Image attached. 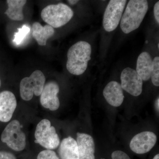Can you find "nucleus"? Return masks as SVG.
Wrapping results in <instances>:
<instances>
[{"label": "nucleus", "mask_w": 159, "mask_h": 159, "mask_svg": "<svg viewBox=\"0 0 159 159\" xmlns=\"http://www.w3.org/2000/svg\"><path fill=\"white\" fill-rule=\"evenodd\" d=\"M91 45L87 42L80 41L71 46L67 52L68 71L77 76L84 74L91 60Z\"/></svg>", "instance_id": "nucleus-1"}, {"label": "nucleus", "mask_w": 159, "mask_h": 159, "mask_svg": "<svg viewBox=\"0 0 159 159\" xmlns=\"http://www.w3.org/2000/svg\"><path fill=\"white\" fill-rule=\"evenodd\" d=\"M148 2L145 0H130L121 18L120 27L125 34L139 28L147 13Z\"/></svg>", "instance_id": "nucleus-2"}, {"label": "nucleus", "mask_w": 159, "mask_h": 159, "mask_svg": "<svg viewBox=\"0 0 159 159\" xmlns=\"http://www.w3.org/2000/svg\"><path fill=\"white\" fill-rule=\"evenodd\" d=\"M41 16L43 20L53 28L65 25L74 16V11L67 5L62 3L50 5L43 9Z\"/></svg>", "instance_id": "nucleus-3"}, {"label": "nucleus", "mask_w": 159, "mask_h": 159, "mask_svg": "<svg viewBox=\"0 0 159 159\" xmlns=\"http://www.w3.org/2000/svg\"><path fill=\"white\" fill-rule=\"evenodd\" d=\"M46 78L43 73L39 70L34 71L30 77H25L20 83V95L25 101H29L34 95L39 96L42 92Z\"/></svg>", "instance_id": "nucleus-4"}, {"label": "nucleus", "mask_w": 159, "mask_h": 159, "mask_svg": "<svg viewBox=\"0 0 159 159\" xmlns=\"http://www.w3.org/2000/svg\"><path fill=\"white\" fill-rule=\"evenodd\" d=\"M35 142L47 149H55L60 145V139L54 126L47 119H43L38 124L34 133Z\"/></svg>", "instance_id": "nucleus-5"}, {"label": "nucleus", "mask_w": 159, "mask_h": 159, "mask_svg": "<svg viewBox=\"0 0 159 159\" xmlns=\"http://www.w3.org/2000/svg\"><path fill=\"white\" fill-rule=\"evenodd\" d=\"M1 140L12 150L21 151L26 146V136L21 129L20 122L14 120L6 126L1 135Z\"/></svg>", "instance_id": "nucleus-6"}, {"label": "nucleus", "mask_w": 159, "mask_h": 159, "mask_svg": "<svg viewBox=\"0 0 159 159\" xmlns=\"http://www.w3.org/2000/svg\"><path fill=\"white\" fill-rule=\"evenodd\" d=\"M127 1L111 0L104 11L103 26L108 32L113 31L118 27Z\"/></svg>", "instance_id": "nucleus-7"}, {"label": "nucleus", "mask_w": 159, "mask_h": 159, "mask_svg": "<svg viewBox=\"0 0 159 159\" xmlns=\"http://www.w3.org/2000/svg\"><path fill=\"white\" fill-rule=\"evenodd\" d=\"M121 86L122 89L134 97L141 95L142 92L143 80L136 71L127 67L121 74Z\"/></svg>", "instance_id": "nucleus-8"}, {"label": "nucleus", "mask_w": 159, "mask_h": 159, "mask_svg": "<svg viewBox=\"0 0 159 159\" xmlns=\"http://www.w3.org/2000/svg\"><path fill=\"white\" fill-rule=\"evenodd\" d=\"M157 141L156 135L152 132L144 131L136 135L131 140L129 147L134 152L139 154L150 151Z\"/></svg>", "instance_id": "nucleus-9"}, {"label": "nucleus", "mask_w": 159, "mask_h": 159, "mask_svg": "<svg viewBox=\"0 0 159 159\" xmlns=\"http://www.w3.org/2000/svg\"><path fill=\"white\" fill-rule=\"evenodd\" d=\"M59 92V87L57 82L49 81L44 86L41 94V104L44 108L54 111L60 106L59 99L57 95Z\"/></svg>", "instance_id": "nucleus-10"}, {"label": "nucleus", "mask_w": 159, "mask_h": 159, "mask_svg": "<svg viewBox=\"0 0 159 159\" xmlns=\"http://www.w3.org/2000/svg\"><path fill=\"white\" fill-rule=\"evenodd\" d=\"M17 106L16 98L13 93L5 91L0 93V121L9 122Z\"/></svg>", "instance_id": "nucleus-11"}, {"label": "nucleus", "mask_w": 159, "mask_h": 159, "mask_svg": "<svg viewBox=\"0 0 159 159\" xmlns=\"http://www.w3.org/2000/svg\"><path fill=\"white\" fill-rule=\"evenodd\" d=\"M79 159H95V143L93 137L84 133H77Z\"/></svg>", "instance_id": "nucleus-12"}, {"label": "nucleus", "mask_w": 159, "mask_h": 159, "mask_svg": "<svg viewBox=\"0 0 159 159\" xmlns=\"http://www.w3.org/2000/svg\"><path fill=\"white\" fill-rule=\"evenodd\" d=\"M103 95L109 104L115 107L120 106L124 99L121 84L115 81L107 84L103 89Z\"/></svg>", "instance_id": "nucleus-13"}, {"label": "nucleus", "mask_w": 159, "mask_h": 159, "mask_svg": "<svg viewBox=\"0 0 159 159\" xmlns=\"http://www.w3.org/2000/svg\"><path fill=\"white\" fill-rule=\"evenodd\" d=\"M58 154L61 159H79L77 141L71 137L63 139L60 143Z\"/></svg>", "instance_id": "nucleus-14"}, {"label": "nucleus", "mask_w": 159, "mask_h": 159, "mask_svg": "<svg viewBox=\"0 0 159 159\" xmlns=\"http://www.w3.org/2000/svg\"><path fill=\"white\" fill-rule=\"evenodd\" d=\"M152 65V58L148 52H142L139 55L136 71L142 80L147 81L150 79Z\"/></svg>", "instance_id": "nucleus-15"}, {"label": "nucleus", "mask_w": 159, "mask_h": 159, "mask_svg": "<svg viewBox=\"0 0 159 159\" xmlns=\"http://www.w3.org/2000/svg\"><path fill=\"white\" fill-rule=\"evenodd\" d=\"M54 28L49 25L43 26L37 22L32 25V36L40 46H46L47 40L54 35Z\"/></svg>", "instance_id": "nucleus-16"}, {"label": "nucleus", "mask_w": 159, "mask_h": 159, "mask_svg": "<svg viewBox=\"0 0 159 159\" xmlns=\"http://www.w3.org/2000/svg\"><path fill=\"white\" fill-rule=\"evenodd\" d=\"M8 8L5 14L10 19L16 21L22 20L24 18L23 9L27 3L25 0H8Z\"/></svg>", "instance_id": "nucleus-17"}, {"label": "nucleus", "mask_w": 159, "mask_h": 159, "mask_svg": "<svg viewBox=\"0 0 159 159\" xmlns=\"http://www.w3.org/2000/svg\"><path fill=\"white\" fill-rule=\"evenodd\" d=\"M152 81L154 85L159 86V57H155L152 60V68L151 74Z\"/></svg>", "instance_id": "nucleus-18"}, {"label": "nucleus", "mask_w": 159, "mask_h": 159, "mask_svg": "<svg viewBox=\"0 0 159 159\" xmlns=\"http://www.w3.org/2000/svg\"><path fill=\"white\" fill-rule=\"evenodd\" d=\"M30 28L29 26L24 25L21 28L18 29V31L14 34V38L13 42L16 45H20L30 32Z\"/></svg>", "instance_id": "nucleus-19"}, {"label": "nucleus", "mask_w": 159, "mask_h": 159, "mask_svg": "<svg viewBox=\"0 0 159 159\" xmlns=\"http://www.w3.org/2000/svg\"><path fill=\"white\" fill-rule=\"evenodd\" d=\"M37 159H60L56 153L51 150L47 149L40 152Z\"/></svg>", "instance_id": "nucleus-20"}, {"label": "nucleus", "mask_w": 159, "mask_h": 159, "mask_svg": "<svg viewBox=\"0 0 159 159\" xmlns=\"http://www.w3.org/2000/svg\"><path fill=\"white\" fill-rule=\"evenodd\" d=\"M0 159H16L14 155L7 152H0Z\"/></svg>", "instance_id": "nucleus-21"}, {"label": "nucleus", "mask_w": 159, "mask_h": 159, "mask_svg": "<svg viewBox=\"0 0 159 159\" xmlns=\"http://www.w3.org/2000/svg\"><path fill=\"white\" fill-rule=\"evenodd\" d=\"M154 13L155 18L158 24L159 23V2H157L154 7Z\"/></svg>", "instance_id": "nucleus-22"}, {"label": "nucleus", "mask_w": 159, "mask_h": 159, "mask_svg": "<svg viewBox=\"0 0 159 159\" xmlns=\"http://www.w3.org/2000/svg\"><path fill=\"white\" fill-rule=\"evenodd\" d=\"M155 107L156 108L157 110L159 112V97H158V98H157L155 102Z\"/></svg>", "instance_id": "nucleus-23"}, {"label": "nucleus", "mask_w": 159, "mask_h": 159, "mask_svg": "<svg viewBox=\"0 0 159 159\" xmlns=\"http://www.w3.org/2000/svg\"><path fill=\"white\" fill-rule=\"evenodd\" d=\"M68 2L71 5H74L77 4L79 2V1H76V0H72V1H68Z\"/></svg>", "instance_id": "nucleus-24"}, {"label": "nucleus", "mask_w": 159, "mask_h": 159, "mask_svg": "<svg viewBox=\"0 0 159 159\" xmlns=\"http://www.w3.org/2000/svg\"><path fill=\"white\" fill-rule=\"evenodd\" d=\"M152 159H159V154H157Z\"/></svg>", "instance_id": "nucleus-25"}, {"label": "nucleus", "mask_w": 159, "mask_h": 159, "mask_svg": "<svg viewBox=\"0 0 159 159\" xmlns=\"http://www.w3.org/2000/svg\"><path fill=\"white\" fill-rule=\"evenodd\" d=\"M1 79H0V87H1Z\"/></svg>", "instance_id": "nucleus-26"}, {"label": "nucleus", "mask_w": 159, "mask_h": 159, "mask_svg": "<svg viewBox=\"0 0 159 159\" xmlns=\"http://www.w3.org/2000/svg\"><path fill=\"white\" fill-rule=\"evenodd\" d=\"M158 48H159V44H158Z\"/></svg>", "instance_id": "nucleus-27"}, {"label": "nucleus", "mask_w": 159, "mask_h": 159, "mask_svg": "<svg viewBox=\"0 0 159 159\" xmlns=\"http://www.w3.org/2000/svg\"><path fill=\"white\" fill-rule=\"evenodd\" d=\"M148 43V41H146V43Z\"/></svg>", "instance_id": "nucleus-28"}]
</instances>
